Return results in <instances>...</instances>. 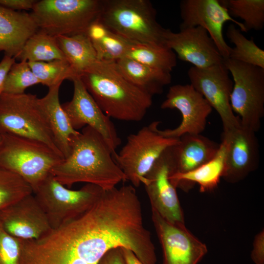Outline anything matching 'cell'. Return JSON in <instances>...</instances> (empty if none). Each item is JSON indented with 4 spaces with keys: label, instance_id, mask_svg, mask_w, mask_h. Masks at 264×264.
<instances>
[{
    "label": "cell",
    "instance_id": "obj_1",
    "mask_svg": "<svg viewBox=\"0 0 264 264\" xmlns=\"http://www.w3.org/2000/svg\"><path fill=\"white\" fill-rule=\"evenodd\" d=\"M112 154L103 137L87 126L71 138L69 154L52 169L50 174L69 188L85 182L110 190L127 180Z\"/></svg>",
    "mask_w": 264,
    "mask_h": 264
},
{
    "label": "cell",
    "instance_id": "obj_2",
    "mask_svg": "<svg viewBox=\"0 0 264 264\" xmlns=\"http://www.w3.org/2000/svg\"><path fill=\"white\" fill-rule=\"evenodd\" d=\"M85 88L110 118L139 122L153 103V96L129 81L115 62L97 61L80 76Z\"/></svg>",
    "mask_w": 264,
    "mask_h": 264
},
{
    "label": "cell",
    "instance_id": "obj_3",
    "mask_svg": "<svg viewBox=\"0 0 264 264\" xmlns=\"http://www.w3.org/2000/svg\"><path fill=\"white\" fill-rule=\"evenodd\" d=\"M98 19L131 42L164 44L167 29L157 22L156 10L148 0H101Z\"/></svg>",
    "mask_w": 264,
    "mask_h": 264
},
{
    "label": "cell",
    "instance_id": "obj_4",
    "mask_svg": "<svg viewBox=\"0 0 264 264\" xmlns=\"http://www.w3.org/2000/svg\"><path fill=\"white\" fill-rule=\"evenodd\" d=\"M0 135V168L21 177L33 192L64 159L42 142L10 134Z\"/></svg>",
    "mask_w": 264,
    "mask_h": 264
},
{
    "label": "cell",
    "instance_id": "obj_5",
    "mask_svg": "<svg viewBox=\"0 0 264 264\" xmlns=\"http://www.w3.org/2000/svg\"><path fill=\"white\" fill-rule=\"evenodd\" d=\"M10 134L42 142L62 155L55 144L40 98L36 95L25 93L1 94L0 134Z\"/></svg>",
    "mask_w": 264,
    "mask_h": 264
},
{
    "label": "cell",
    "instance_id": "obj_6",
    "mask_svg": "<svg viewBox=\"0 0 264 264\" xmlns=\"http://www.w3.org/2000/svg\"><path fill=\"white\" fill-rule=\"evenodd\" d=\"M101 0H42L31 13L38 30L52 36L85 33L99 18Z\"/></svg>",
    "mask_w": 264,
    "mask_h": 264
},
{
    "label": "cell",
    "instance_id": "obj_7",
    "mask_svg": "<svg viewBox=\"0 0 264 264\" xmlns=\"http://www.w3.org/2000/svg\"><path fill=\"white\" fill-rule=\"evenodd\" d=\"M104 191L98 186L88 183L79 190H71L50 174L33 194L53 229L85 213Z\"/></svg>",
    "mask_w": 264,
    "mask_h": 264
},
{
    "label": "cell",
    "instance_id": "obj_8",
    "mask_svg": "<svg viewBox=\"0 0 264 264\" xmlns=\"http://www.w3.org/2000/svg\"><path fill=\"white\" fill-rule=\"evenodd\" d=\"M158 121L143 127L130 134L120 151L112 154L114 160L124 174L126 180L138 187L153 166L169 147L179 138L165 137L158 132Z\"/></svg>",
    "mask_w": 264,
    "mask_h": 264
},
{
    "label": "cell",
    "instance_id": "obj_9",
    "mask_svg": "<svg viewBox=\"0 0 264 264\" xmlns=\"http://www.w3.org/2000/svg\"><path fill=\"white\" fill-rule=\"evenodd\" d=\"M223 64L233 80L232 110L241 126L256 132L264 116V68L230 59Z\"/></svg>",
    "mask_w": 264,
    "mask_h": 264
},
{
    "label": "cell",
    "instance_id": "obj_10",
    "mask_svg": "<svg viewBox=\"0 0 264 264\" xmlns=\"http://www.w3.org/2000/svg\"><path fill=\"white\" fill-rule=\"evenodd\" d=\"M187 74L190 84L219 114L223 132L241 126L239 117L235 116L231 107L233 82L223 63L205 68L192 66Z\"/></svg>",
    "mask_w": 264,
    "mask_h": 264
},
{
    "label": "cell",
    "instance_id": "obj_11",
    "mask_svg": "<svg viewBox=\"0 0 264 264\" xmlns=\"http://www.w3.org/2000/svg\"><path fill=\"white\" fill-rule=\"evenodd\" d=\"M172 146L168 148L157 159L145 176L142 184L149 197L151 208L171 223H185L176 188L170 180V176L175 173Z\"/></svg>",
    "mask_w": 264,
    "mask_h": 264
},
{
    "label": "cell",
    "instance_id": "obj_12",
    "mask_svg": "<svg viewBox=\"0 0 264 264\" xmlns=\"http://www.w3.org/2000/svg\"><path fill=\"white\" fill-rule=\"evenodd\" d=\"M162 109H177L182 115L179 125L173 129L158 132L165 137L179 138L185 134H201L205 129L207 119L212 108L203 96L190 84L170 87Z\"/></svg>",
    "mask_w": 264,
    "mask_h": 264
},
{
    "label": "cell",
    "instance_id": "obj_13",
    "mask_svg": "<svg viewBox=\"0 0 264 264\" xmlns=\"http://www.w3.org/2000/svg\"><path fill=\"white\" fill-rule=\"evenodd\" d=\"M180 29L196 26L204 28L224 60L228 58L231 49L223 36L224 23L231 21L241 31L246 32L242 22L231 17L220 0H183L180 3Z\"/></svg>",
    "mask_w": 264,
    "mask_h": 264
},
{
    "label": "cell",
    "instance_id": "obj_14",
    "mask_svg": "<svg viewBox=\"0 0 264 264\" xmlns=\"http://www.w3.org/2000/svg\"><path fill=\"white\" fill-rule=\"evenodd\" d=\"M72 82V98L61 104L72 127L76 131L87 126L95 130L103 137L113 154L121 141L111 118L101 109L79 77Z\"/></svg>",
    "mask_w": 264,
    "mask_h": 264
},
{
    "label": "cell",
    "instance_id": "obj_15",
    "mask_svg": "<svg viewBox=\"0 0 264 264\" xmlns=\"http://www.w3.org/2000/svg\"><path fill=\"white\" fill-rule=\"evenodd\" d=\"M152 219L162 246L163 264H198L207 253L206 245L185 223H171L153 208Z\"/></svg>",
    "mask_w": 264,
    "mask_h": 264
},
{
    "label": "cell",
    "instance_id": "obj_16",
    "mask_svg": "<svg viewBox=\"0 0 264 264\" xmlns=\"http://www.w3.org/2000/svg\"><path fill=\"white\" fill-rule=\"evenodd\" d=\"M164 44L177 58L199 68L221 64L224 59L207 31L200 26L180 29L174 32L167 29Z\"/></svg>",
    "mask_w": 264,
    "mask_h": 264
},
{
    "label": "cell",
    "instance_id": "obj_17",
    "mask_svg": "<svg viewBox=\"0 0 264 264\" xmlns=\"http://www.w3.org/2000/svg\"><path fill=\"white\" fill-rule=\"evenodd\" d=\"M222 138L227 146L222 178L229 183L238 182L258 167L259 146L256 132L241 125L223 132Z\"/></svg>",
    "mask_w": 264,
    "mask_h": 264
},
{
    "label": "cell",
    "instance_id": "obj_18",
    "mask_svg": "<svg viewBox=\"0 0 264 264\" xmlns=\"http://www.w3.org/2000/svg\"><path fill=\"white\" fill-rule=\"evenodd\" d=\"M0 222L7 232L20 240L37 239L52 229L33 194L0 210Z\"/></svg>",
    "mask_w": 264,
    "mask_h": 264
},
{
    "label": "cell",
    "instance_id": "obj_19",
    "mask_svg": "<svg viewBox=\"0 0 264 264\" xmlns=\"http://www.w3.org/2000/svg\"><path fill=\"white\" fill-rule=\"evenodd\" d=\"M38 30L31 13L0 5V51L17 59L27 40Z\"/></svg>",
    "mask_w": 264,
    "mask_h": 264
},
{
    "label": "cell",
    "instance_id": "obj_20",
    "mask_svg": "<svg viewBox=\"0 0 264 264\" xmlns=\"http://www.w3.org/2000/svg\"><path fill=\"white\" fill-rule=\"evenodd\" d=\"M220 144L201 134H185L171 147L175 173L193 171L211 160Z\"/></svg>",
    "mask_w": 264,
    "mask_h": 264
},
{
    "label": "cell",
    "instance_id": "obj_21",
    "mask_svg": "<svg viewBox=\"0 0 264 264\" xmlns=\"http://www.w3.org/2000/svg\"><path fill=\"white\" fill-rule=\"evenodd\" d=\"M226 142L222 139L215 156L210 161L197 169L184 173H176L170 176L173 185L184 191H188L196 183L201 192L211 191L217 187L224 170Z\"/></svg>",
    "mask_w": 264,
    "mask_h": 264
},
{
    "label": "cell",
    "instance_id": "obj_22",
    "mask_svg": "<svg viewBox=\"0 0 264 264\" xmlns=\"http://www.w3.org/2000/svg\"><path fill=\"white\" fill-rule=\"evenodd\" d=\"M61 84L48 88L46 94L40 98L52 132L55 144L64 158L70 152L71 138L79 132L72 127L68 117L59 100V89Z\"/></svg>",
    "mask_w": 264,
    "mask_h": 264
},
{
    "label": "cell",
    "instance_id": "obj_23",
    "mask_svg": "<svg viewBox=\"0 0 264 264\" xmlns=\"http://www.w3.org/2000/svg\"><path fill=\"white\" fill-rule=\"evenodd\" d=\"M115 63L129 81L152 96L161 93L164 87L172 81L171 72L150 67L127 57Z\"/></svg>",
    "mask_w": 264,
    "mask_h": 264
},
{
    "label": "cell",
    "instance_id": "obj_24",
    "mask_svg": "<svg viewBox=\"0 0 264 264\" xmlns=\"http://www.w3.org/2000/svg\"><path fill=\"white\" fill-rule=\"evenodd\" d=\"M85 33L99 61L116 62L125 57L131 43L111 31L98 18L89 25Z\"/></svg>",
    "mask_w": 264,
    "mask_h": 264
},
{
    "label": "cell",
    "instance_id": "obj_25",
    "mask_svg": "<svg viewBox=\"0 0 264 264\" xmlns=\"http://www.w3.org/2000/svg\"><path fill=\"white\" fill-rule=\"evenodd\" d=\"M58 45L77 77L98 61L92 43L86 34L56 37Z\"/></svg>",
    "mask_w": 264,
    "mask_h": 264
},
{
    "label": "cell",
    "instance_id": "obj_26",
    "mask_svg": "<svg viewBox=\"0 0 264 264\" xmlns=\"http://www.w3.org/2000/svg\"><path fill=\"white\" fill-rule=\"evenodd\" d=\"M125 57L150 67L171 72L176 66V55L164 44L131 42Z\"/></svg>",
    "mask_w": 264,
    "mask_h": 264
},
{
    "label": "cell",
    "instance_id": "obj_27",
    "mask_svg": "<svg viewBox=\"0 0 264 264\" xmlns=\"http://www.w3.org/2000/svg\"><path fill=\"white\" fill-rule=\"evenodd\" d=\"M17 59L28 62L66 60L56 37L39 30L27 40Z\"/></svg>",
    "mask_w": 264,
    "mask_h": 264
},
{
    "label": "cell",
    "instance_id": "obj_28",
    "mask_svg": "<svg viewBox=\"0 0 264 264\" xmlns=\"http://www.w3.org/2000/svg\"><path fill=\"white\" fill-rule=\"evenodd\" d=\"M226 35L235 45L231 47L228 59L264 68V51L253 39H247L233 24L228 26Z\"/></svg>",
    "mask_w": 264,
    "mask_h": 264
},
{
    "label": "cell",
    "instance_id": "obj_29",
    "mask_svg": "<svg viewBox=\"0 0 264 264\" xmlns=\"http://www.w3.org/2000/svg\"><path fill=\"white\" fill-rule=\"evenodd\" d=\"M231 17L242 19L246 32L264 26V0H220Z\"/></svg>",
    "mask_w": 264,
    "mask_h": 264
},
{
    "label": "cell",
    "instance_id": "obj_30",
    "mask_svg": "<svg viewBox=\"0 0 264 264\" xmlns=\"http://www.w3.org/2000/svg\"><path fill=\"white\" fill-rule=\"evenodd\" d=\"M28 63L40 84L48 88L62 84L66 79L72 81L77 77L66 60Z\"/></svg>",
    "mask_w": 264,
    "mask_h": 264
},
{
    "label": "cell",
    "instance_id": "obj_31",
    "mask_svg": "<svg viewBox=\"0 0 264 264\" xmlns=\"http://www.w3.org/2000/svg\"><path fill=\"white\" fill-rule=\"evenodd\" d=\"M31 194V187L21 177L0 168V210Z\"/></svg>",
    "mask_w": 264,
    "mask_h": 264
},
{
    "label": "cell",
    "instance_id": "obj_32",
    "mask_svg": "<svg viewBox=\"0 0 264 264\" xmlns=\"http://www.w3.org/2000/svg\"><path fill=\"white\" fill-rule=\"evenodd\" d=\"M40 82L31 69L28 62H15L7 75L4 93L21 94L25 93L28 87L38 85Z\"/></svg>",
    "mask_w": 264,
    "mask_h": 264
},
{
    "label": "cell",
    "instance_id": "obj_33",
    "mask_svg": "<svg viewBox=\"0 0 264 264\" xmlns=\"http://www.w3.org/2000/svg\"><path fill=\"white\" fill-rule=\"evenodd\" d=\"M19 239L6 231L0 222V264H18Z\"/></svg>",
    "mask_w": 264,
    "mask_h": 264
},
{
    "label": "cell",
    "instance_id": "obj_34",
    "mask_svg": "<svg viewBox=\"0 0 264 264\" xmlns=\"http://www.w3.org/2000/svg\"><path fill=\"white\" fill-rule=\"evenodd\" d=\"M251 257L255 264H264V231L255 237Z\"/></svg>",
    "mask_w": 264,
    "mask_h": 264
},
{
    "label": "cell",
    "instance_id": "obj_35",
    "mask_svg": "<svg viewBox=\"0 0 264 264\" xmlns=\"http://www.w3.org/2000/svg\"><path fill=\"white\" fill-rule=\"evenodd\" d=\"M97 264H126L121 247H115L108 251Z\"/></svg>",
    "mask_w": 264,
    "mask_h": 264
},
{
    "label": "cell",
    "instance_id": "obj_36",
    "mask_svg": "<svg viewBox=\"0 0 264 264\" xmlns=\"http://www.w3.org/2000/svg\"><path fill=\"white\" fill-rule=\"evenodd\" d=\"M37 0H0V5L11 10H28L32 9Z\"/></svg>",
    "mask_w": 264,
    "mask_h": 264
},
{
    "label": "cell",
    "instance_id": "obj_37",
    "mask_svg": "<svg viewBox=\"0 0 264 264\" xmlns=\"http://www.w3.org/2000/svg\"><path fill=\"white\" fill-rule=\"evenodd\" d=\"M16 62L14 58L5 55L0 62V96L4 91L5 82L8 73Z\"/></svg>",
    "mask_w": 264,
    "mask_h": 264
},
{
    "label": "cell",
    "instance_id": "obj_38",
    "mask_svg": "<svg viewBox=\"0 0 264 264\" xmlns=\"http://www.w3.org/2000/svg\"><path fill=\"white\" fill-rule=\"evenodd\" d=\"M126 264H144L130 249L121 247Z\"/></svg>",
    "mask_w": 264,
    "mask_h": 264
},
{
    "label": "cell",
    "instance_id": "obj_39",
    "mask_svg": "<svg viewBox=\"0 0 264 264\" xmlns=\"http://www.w3.org/2000/svg\"><path fill=\"white\" fill-rule=\"evenodd\" d=\"M0 140H1V135L0 134Z\"/></svg>",
    "mask_w": 264,
    "mask_h": 264
}]
</instances>
